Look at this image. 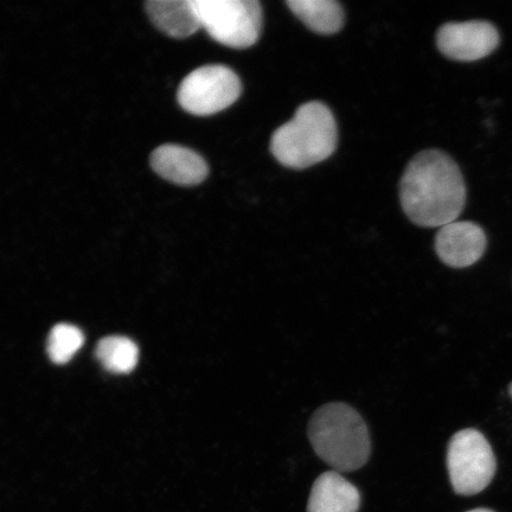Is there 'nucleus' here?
Listing matches in <instances>:
<instances>
[{"mask_svg": "<svg viewBox=\"0 0 512 512\" xmlns=\"http://www.w3.org/2000/svg\"><path fill=\"white\" fill-rule=\"evenodd\" d=\"M401 206L416 226L441 228L457 221L466 204V185L454 160L439 150L418 153L400 183Z\"/></svg>", "mask_w": 512, "mask_h": 512, "instance_id": "f257e3e1", "label": "nucleus"}, {"mask_svg": "<svg viewBox=\"0 0 512 512\" xmlns=\"http://www.w3.org/2000/svg\"><path fill=\"white\" fill-rule=\"evenodd\" d=\"M309 438L317 456L339 473L361 469L370 457L366 421L345 403L320 407L310 420Z\"/></svg>", "mask_w": 512, "mask_h": 512, "instance_id": "f03ea898", "label": "nucleus"}, {"mask_svg": "<svg viewBox=\"0 0 512 512\" xmlns=\"http://www.w3.org/2000/svg\"><path fill=\"white\" fill-rule=\"evenodd\" d=\"M337 140L334 114L322 102L312 101L300 106L294 118L273 133L271 151L286 168L306 169L328 159Z\"/></svg>", "mask_w": 512, "mask_h": 512, "instance_id": "7ed1b4c3", "label": "nucleus"}, {"mask_svg": "<svg viewBox=\"0 0 512 512\" xmlns=\"http://www.w3.org/2000/svg\"><path fill=\"white\" fill-rule=\"evenodd\" d=\"M201 28L216 42L246 49L258 42L262 8L258 0H192Z\"/></svg>", "mask_w": 512, "mask_h": 512, "instance_id": "20e7f679", "label": "nucleus"}, {"mask_svg": "<svg viewBox=\"0 0 512 512\" xmlns=\"http://www.w3.org/2000/svg\"><path fill=\"white\" fill-rule=\"evenodd\" d=\"M496 458L489 441L467 428L454 434L447 450V469L458 495H477L488 488L496 473Z\"/></svg>", "mask_w": 512, "mask_h": 512, "instance_id": "39448f33", "label": "nucleus"}, {"mask_svg": "<svg viewBox=\"0 0 512 512\" xmlns=\"http://www.w3.org/2000/svg\"><path fill=\"white\" fill-rule=\"evenodd\" d=\"M241 92V81L232 69L211 64L194 70L182 81L177 99L185 112L208 117L227 110Z\"/></svg>", "mask_w": 512, "mask_h": 512, "instance_id": "423d86ee", "label": "nucleus"}, {"mask_svg": "<svg viewBox=\"0 0 512 512\" xmlns=\"http://www.w3.org/2000/svg\"><path fill=\"white\" fill-rule=\"evenodd\" d=\"M501 36L494 24L486 21L446 23L438 30L437 46L447 59L473 62L494 53Z\"/></svg>", "mask_w": 512, "mask_h": 512, "instance_id": "0eeeda50", "label": "nucleus"}, {"mask_svg": "<svg viewBox=\"0 0 512 512\" xmlns=\"http://www.w3.org/2000/svg\"><path fill=\"white\" fill-rule=\"evenodd\" d=\"M488 240L475 222L454 221L441 227L435 236V252L445 265L466 268L484 255Z\"/></svg>", "mask_w": 512, "mask_h": 512, "instance_id": "6e6552de", "label": "nucleus"}, {"mask_svg": "<svg viewBox=\"0 0 512 512\" xmlns=\"http://www.w3.org/2000/svg\"><path fill=\"white\" fill-rule=\"evenodd\" d=\"M151 166L156 174L182 187H194L206 181L209 168L206 160L188 147L163 145L153 151Z\"/></svg>", "mask_w": 512, "mask_h": 512, "instance_id": "1a4fd4ad", "label": "nucleus"}, {"mask_svg": "<svg viewBox=\"0 0 512 512\" xmlns=\"http://www.w3.org/2000/svg\"><path fill=\"white\" fill-rule=\"evenodd\" d=\"M361 494L337 471L319 476L312 486L307 512H357Z\"/></svg>", "mask_w": 512, "mask_h": 512, "instance_id": "9d476101", "label": "nucleus"}, {"mask_svg": "<svg viewBox=\"0 0 512 512\" xmlns=\"http://www.w3.org/2000/svg\"><path fill=\"white\" fill-rule=\"evenodd\" d=\"M146 11L156 27L172 38H188L201 29L192 0H150Z\"/></svg>", "mask_w": 512, "mask_h": 512, "instance_id": "9b49d317", "label": "nucleus"}, {"mask_svg": "<svg viewBox=\"0 0 512 512\" xmlns=\"http://www.w3.org/2000/svg\"><path fill=\"white\" fill-rule=\"evenodd\" d=\"M286 4L307 28L317 34H336L343 27L344 11L335 0H288Z\"/></svg>", "mask_w": 512, "mask_h": 512, "instance_id": "f8f14e48", "label": "nucleus"}, {"mask_svg": "<svg viewBox=\"0 0 512 512\" xmlns=\"http://www.w3.org/2000/svg\"><path fill=\"white\" fill-rule=\"evenodd\" d=\"M96 358L106 370L113 374H128L137 367L139 349L130 338L110 336L96 347Z\"/></svg>", "mask_w": 512, "mask_h": 512, "instance_id": "ddd939ff", "label": "nucleus"}, {"mask_svg": "<svg viewBox=\"0 0 512 512\" xmlns=\"http://www.w3.org/2000/svg\"><path fill=\"white\" fill-rule=\"evenodd\" d=\"M85 343L82 331L70 324H57L50 331L48 355L56 364H66L78 354Z\"/></svg>", "mask_w": 512, "mask_h": 512, "instance_id": "4468645a", "label": "nucleus"}, {"mask_svg": "<svg viewBox=\"0 0 512 512\" xmlns=\"http://www.w3.org/2000/svg\"><path fill=\"white\" fill-rule=\"evenodd\" d=\"M467 512H495V511H492L490 509H475V510H470Z\"/></svg>", "mask_w": 512, "mask_h": 512, "instance_id": "2eb2a0df", "label": "nucleus"}, {"mask_svg": "<svg viewBox=\"0 0 512 512\" xmlns=\"http://www.w3.org/2000/svg\"><path fill=\"white\" fill-rule=\"evenodd\" d=\"M509 395L512 400V382L509 384Z\"/></svg>", "mask_w": 512, "mask_h": 512, "instance_id": "dca6fc26", "label": "nucleus"}]
</instances>
